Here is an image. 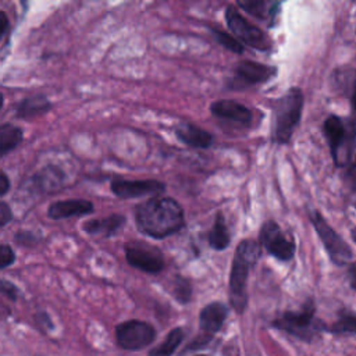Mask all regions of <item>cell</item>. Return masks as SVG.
<instances>
[{"instance_id": "16", "label": "cell", "mask_w": 356, "mask_h": 356, "mask_svg": "<svg viewBox=\"0 0 356 356\" xmlns=\"http://www.w3.org/2000/svg\"><path fill=\"white\" fill-rule=\"evenodd\" d=\"M174 134L179 142L191 147L207 149L213 145V135L191 122H179L175 125Z\"/></svg>"}, {"instance_id": "21", "label": "cell", "mask_w": 356, "mask_h": 356, "mask_svg": "<svg viewBox=\"0 0 356 356\" xmlns=\"http://www.w3.org/2000/svg\"><path fill=\"white\" fill-rule=\"evenodd\" d=\"M207 241H209V245L214 250H224V249L228 248V245L231 242V235H229V231L227 228L225 218H224L222 213H218L216 216L214 224H213L211 229L209 231Z\"/></svg>"}, {"instance_id": "34", "label": "cell", "mask_w": 356, "mask_h": 356, "mask_svg": "<svg viewBox=\"0 0 356 356\" xmlns=\"http://www.w3.org/2000/svg\"><path fill=\"white\" fill-rule=\"evenodd\" d=\"M10 191V179L6 172L0 171V196L6 195Z\"/></svg>"}, {"instance_id": "30", "label": "cell", "mask_w": 356, "mask_h": 356, "mask_svg": "<svg viewBox=\"0 0 356 356\" xmlns=\"http://www.w3.org/2000/svg\"><path fill=\"white\" fill-rule=\"evenodd\" d=\"M15 242H18L19 245H25V246H29V245H33L38 242V238L33 232L31 231H18L15 234Z\"/></svg>"}, {"instance_id": "7", "label": "cell", "mask_w": 356, "mask_h": 356, "mask_svg": "<svg viewBox=\"0 0 356 356\" xmlns=\"http://www.w3.org/2000/svg\"><path fill=\"white\" fill-rule=\"evenodd\" d=\"M225 21L228 29L245 44L259 51H266L271 49L270 38L260 28L249 24L234 6H228L225 8Z\"/></svg>"}, {"instance_id": "29", "label": "cell", "mask_w": 356, "mask_h": 356, "mask_svg": "<svg viewBox=\"0 0 356 356\" xmlns=\"http://www.w3.org/2000/svg\"><path fill=\"white\" fill-rule=\"evenodd\" d=\"M345 182L350 191H356V157L346 165Z\"/></svg>"}, {"instance_id": "23", "label": "cell", "mask_w": 356, "mask_h": 356, "mask_svg": "<svg viewBox=\"0 0 356 356\" xmlns=\"http://www.w3.org/2000/svg\"><path fill=\"white\" fill-rule=\"evenodd\" d=\"M185 338V331L182 327H175L172 328L167 337L164 338V341L157 345L156 348H153L147 356H171L178 346L182 343Z\"/></svg>"}, {"instance_id": "26", "label": "cell", "mask_w": 356, "mask_h": 356, "mask_svg": "<svg viewBox=\"0 0 356 356\" xmlns=\"http://www.w3.org/2000/svg\"><path fill=\"white\" fill-rule=\"evenodd\" d=\"M174 298L179 303H188L192 298V284L185 277H177L174 281V289H172Z\"/></svg>"}, {"instance_id": "6", "label": "cell", "mask_w": 356, "mask_h": 356, "mask_svg": "<svg viewBox=\"0 0 356 356\" xmlns=\"http://www.w3.org/2000/svg\"><path fill=\"white\" fill-rule=\"evenodd\" d=\"M313 228L316 229L320 241L323 242L331 261L337 266H343L352 259V250L345 239L325 221L320 211L313 210L309 213Z\"/></svg>"}, {"instance_id": "24", "label": "cell", "mask_w": 356, "mask_h": 356, "mask_svg": "<svg viewBox=\"0 0 356 356\" xmlns=\"http://www.w3.org/2000/svg\"><path fill=\"white\" fill-rule=\"evenodd\" d=\"M325 331L334 335H356V312L342 310L338 318Z\"/></svg>"}, {"instance_id": "1", "label": "cell", "mask_w": 356, "mask_h": 356, "mask_svg": "<svg viewBox=\"0 0 356 356\" xmlns=\"http://www.w3.org/2000/svg\"><path fill=\"white\" fill-rule=\"evenodd\" d=\"M136 228L154 239L177 234L185 227L181 204L172 197H150L135 207Z\"/></svg>"}, {"instance_id": "18", "label": "cell", "mask_w": 356, "mask_h": 356, "mask_svg": "<svg viewBox=\"0 0 356 356\" xmlns=\"http://www.w3.org/2000/svg\"><path fill=\"white\" fill-rule=\"evenodd\" d=\"M50 108L51 103L49 102V99L44 95L38 93L22 99L15 107V115L17 118L31 120L47 113Z\"/></svg>"}, {"instance_id": "11", "label": "cell", "mask_w": 356, "mask_h": 356, "mask_svg": "<svg viewBox=\"0 0 356 356\" xmlns=\"http://www.w3.org/2000/svg\"><path fill=\"white\" fill-rule=\"evenodd\" d=\"M277 74L274 65H266L261 63L243 60L239 61L234 68V76L228 82L229 88L243 89L257 83H264Z\"/></svg>"}, {"instance_id": "31", "label": "cell", "mask_w": 356, "mask_h": 356, "mask_svg": "<svg viewBox=\"0 0 356 356\" xmlns=\"http://www.w3.org/2000/svg\"><path fill=\"white\" fill-rule=\"evenodd\" d=\"M213 339V335H210V334H203V335H199L192 343H189V346L186 348V350H192V349H199V348H203V346H206L210 341Z\"/></svg>"}, {"instance_id": "13", "label": "cell", "mask_w": 356, "mask_h": 356, "mask_svg": "<svg viewBox=\"0 0 356 356\" xmlns=\"http://www.w3.org/2000/svg\"><path fill=\"white\" fill-rule=\"evenodd\" d=\"M210 111L220 120L232 121L243 127H249L252 122V111L235 100H216L210 104Z\"/></svg>"}, {"instance_id": "20", "label": "cell", "mask_w": 356, "mask_h": 356, "mask_svg": "<svg viewBox=\"0 0 356 356\" xmlns=\"http://www.w3.org/2000/svg\"><path fill=\"white\" fill-rule=\"evenodd\" d=\"M238 7L243 8L248 14L253 15L257 19L268 21V25H273L275 15L280 11V1H266V0H239Z\"/></svg>"}, {"instance_id": "8", "label": "cell", "mask_w": 356, "mask_h": 356, "mask_svg": "<svg viewBox=\"0 0 356 356\" xmlns=\"http://www.w3.org/2000/svg\"><path fill=\"white\" fill-rule=\"evenodd\" d=\"M115 338L122 349L140 350L154 341L156 330L146 321L128 320L115 327Z\"/></svg>"}, {"instance_id": "33", "label": "cell", "mask_w": 356, "mask_h": 356, "mask_svg": "<svg viewBox=\"0 0 356 356\" xmlns=\"http://www.w3.org/2000/svg\"><path fill=\"white\" fill-rule=\"evenodd\" d=\"M348 278H349L350 288L356 291V261H353L348 266Z\"/></svg>"}, {"instance_id": "27", "label": "cell", "mask_w": 356, "mask_h": 356, "mask_svg": "<svg viewBox=\"0 0 356 356\" xmlns=\"http://www.w3.org/2000/svg\"><path fill=\"white\" fill-rule=\"evenodd\" d=\"M15 261V253L13 248L7 243H0V270L14 264Z\"/></svg>"}, {"instance_id": "10", "label": "cell", "mask_w": 356, "mask_h": 356, "mask_svg": "<svg viewBox=\"0 0 356 356\" xmlns=\"http://www.w3.org/2000/svg\"><path fill=\"white\" fill-rule=\"evenodd\" d=\"M124 252L128 264L143 273L157 274L164 268L163 253L145 242H129L125 245Z\"/></svg>"}, {"instance_id": "12", "label": "cell", "mask_w": 356, "mask_h": 356, "mask_svg": "<svg viewBox=\"0 0 356 356\" xmlns=\"http://www.w3.org/2000/svg\"><path fill=\"white\" fill-rule=\"evenodd\" d=\"M165 185L157 179H113L111 192L120 199H134L147 195H157L164 191Z\"/></svg>"}, {"instance_id": "5", "label": "cell", "mask_w": 356, "mask_h": 356, "mask_svg": "<svg viewBox=\"0 0 356 356\" xmlns=\"http://www.w3.org/2000/svg\"><path fill=\"white\" fill-rule=\"evenodd\" d=\"M273 327L288 332L300 341H313L321 331H325V325L316 317V306L312 299H307L300 310L284 312L280 317L273 320Z\"/></svg>"}, {"instance_id": "3", "label": "cell", "mask_w": 356, "mask_h": 356, "mask_svg": "<svg viewBox=\"0 0 356 356\" xmlns=\"http://www.w3.org/2000/svg\"><path fill=\"white\" fill-rule=\"evenodd\" d=\"M324 136L337 167L346 168L352 161L356 146V118L328 115L323 124Z\"/></svg>"}, {"instance_id": "39", "label": "cell", "mask_w": 356, "mask_h": 356, "mask_svg": "<svg viewBox=\"0 0 356 356\" xmlns=\"http://www.w3.org/2000/svg\"><path fill=\"white\" fill-rule=\"evenodd\" d=\"M196 356H207V355H196Z\"/></svg>"}, {"instance_id": "28", "label": "cell", "mask_w": 356, "mask_h": 356, "mask_svg": "<svg viewBox=\"0 0 356 356\" xmlns=\"http://www.w3.org/2000/svg\"><path fill=\"white\" fill-rule=\"evenodd\" d=\"M0 293L4 295L6 298H8L10 300H17L19 291L11 281L0 278Z\"/></svg>"}, {"instance_id": "9", "label": "cell", "mask_w": 356, "mask_h": 356, "mask_svg": "<svg viewBox=\"0 0 356 356\" xmlns=\"http://www.w3.org/2000/svg\"><path fill=\"white\" fill-rule=\"evenodd\" d=\"M259 239L266 250L281 261H289L295 254V241L288 238L274 220H268L261 225Z\"/></svg>"}, {"instance_id": "14", "label": "cell", "mask_w": 356, "mask_h": 356, "mask_svg": "<svg viewBox=\"0 0 356 356\" xmlns=\"http://www.w3.org/2000/svg\"><path fill=\"white\" fill-rule=\"evenodd\" d=\"M65 181V172L57 165H47L29 179V191L33 193H50L58 191Z\"/></svg>"}, {"instance_id": "15", "label": "cell", "mask_w": 356, "mask_h": 356, "mask_svg": "<svg viewBox=\"0 0 356 356\" xmlns=\"http://www.w3.org/2000/svg\"><path fill=\"white\" fill-rule=\"evenodd\" d=\"M93 211V203L86 199L57 200L47 209V216L51 220H63L75 216H85Z\"/></svg>"}, {"instance_id": "38", "label": "cell", "mask_w": 356, "mask_h": 356, "mask_svg": "<svg viewBox=\"0 0 356 356\" xmlns=\"http://www.w3.org/2000/svg\"><path fill=\"white\" fill-rule=\"evenodd\" d=\"M353 239H355V242H356V229L353 231Z\"/></svg>"}, {"instance_id": "25", "label": "cell", "mask_w": 356, "mask_h": 356, "mask_svg": "<svg viewBox=\"0 0 356 356\" xmlns=\"http://www.w3.org/2000/svg\"><path fill=\"white\" fill-rule=\"evenodd\" d=\"M213 36L218 40L220 44H222L225 49H228L229 51L232 53H236V54H242L243 53V44L236 39L234 38L231 33H227L221 29H216V28H210Z\"/></svg>"}, {"instance_id": "35", "label": "cell", "mask_w": 356, "mask_h": 356, "mask_svg": "<svg viewBox=\"0 0 356 356\" xmlns=\"http://www.w3.org/2000/svg\"><path fill=\"white\" fill-rule=\"evenodd\" d=\"M7 29H8V17L3 10H0V39L4 36Z\"/></svg>"}, {"instance_id": "36", "label": "cell", "mask_w": 356, "mask_h": 356, "mask_svg": "<svg viewBox=\"0 0 356 356\" xmlns=\"http://www.w3.org/2000/svg\"><path fill=\"white\" fill-rule=\"evenodd\" d=\"M350 104H352L353 110L356 111V79L352 85V90H350Z\"/></svg>"}, {"instance_id": "22", "label": "cell", "mask_w": 356, "mask_h": 356, "mask_svg": "<svg viewBox=\"0 0 356 356\" xmlns=\"http://www.w3.org/2000/svg\"><path fill=\"white\" fill-rule=\"evenodd\" d=\"M24 139V132L19 127L6 122L0 125V157L14 150Z\"/></svg>"}, {"instance_id": "4", "label": "cell", "mask_w": 356, "mask_h": 356, "mask_svg": "<svg viewBox=\"0 0 356 356\" xmlns=\"http://www.w3.org/2000/svg\"><path fill=\"white\" fill-rule=\"evenodd\" d=\"M303 92L300 88L292 86L281 96L274 106V125L271 132L273 142L285 145L291 140L298 127L303 110Z\"/></svg>"}, {"instance_id": "19", "label": "cell", "mask_w": 356, "mask_h": 356, "mask_svg": "<svg viewBox=\"0 0 356 356\" xmlns=\"http://www.w3.org/2000/svg\"><path fill=\"white\" fill-rule=\"evenodd\" d=\"M125 224V217L121 214H111L104 218H95L83 222L82 229L88 235L111 236Z\"/></svg>"}, {"instance_id": "2", "label": "cell", "mask_w": 356, "mask_h": 356, "mask_svg": "<svg viewBox=\"0 0 356 356\" xmlns=\"http://www.w3.org/2000/svg\"><path fill=\"white\" fill-rule=\"evenodd\" d=\"M261 257V245L253 239H243L235 249L229 273V303L232 309L242 314L248 306V275L250 268Z\"/></svg>"}, {"instance_id": "32", "label": "cell", "mask_w": 356, "mask_h": 356, "mask_svg": "<svg viewBox=\"0 0 356 356\" xmlns=\"http://www.w3.org/2000/svg\"><path fill=\"white\" fill-rule=\"evenodd\" d=\"M11 218H13V213L10 206L0 200V227H4Z\"/></svg>"}, {"instance_id": "17", "label": "cell", "mask_w": 356, "mask_h": 356, "mask_svg": "<svg viewBox=\"0 0 356 356\" xmlns=\"http://www.w3.org/2000/svg\"><path fill=\"white\" fill-rule=\"evenodd\" d=\"M227 317H228L227 305L221 302H211L200 310L199 325L203 332L213 335L221 330Z\"/></svg>"}, {"instance_id": "37", "label": "cell", "mask_w": 356, "mask_h": 356, "mask_svg": "<svg viewBox=\"0 0 356 356\" xmlns=\"http://www.w3.org/2000/svg\"><path fill=\"white\" fill-rule=\"evenodd\" d=\"M3 103H4V97H3V95L0 93V110H1V107H3Z\"/></svg>"}]
</instances>
